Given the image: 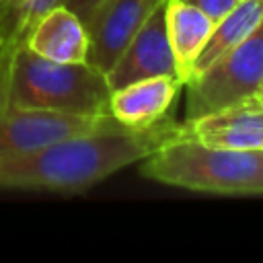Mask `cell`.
<instances>
[{
  "mask_svg": "<svg viewBox=\"0 0 263 263\" xmlns=\"http://www.w3.org/2000/svg\"><path fill=\"white\" fill-rule=\"evenodd\" d=\"M179 134L181 123L164 115L146 127L99 129L4 154L0 156V191L82 193L113 173L142 162Z\"/></svg>",
  "mask_w": 263,
  "mask_h": 263,
  "instance_id": "cell-1",
  "label": "cell"
},
{
  "mask_svg": "<svg viewBox=\"0 0 263 263\" xmlns=\"http://www.w3.org/2000/svg\"><path fill=\"white\" fill-rule=\"evenodd\" d=\"M156 183L214 195H263V150H230L183 132L142 160Z\"/></svg>",
  "mask_w": 263,
  "mask_h": 263,
  "instance_id": "cell-2",
  "label": "cell"
},
{
  "mask_svg": "<svg viewBox=\"0 0 263 263\" xmlns=\"http://www.w3.org/2000/svg\"><path fill=\"white\" fill-rule=\"evenodd\" d=\"M111 86L105 72L88 62L60 64L27 45L10 60L4 107L14 111H49L66 115H111Z\"/></svg>",
  "mask_w": 263,
  "mask_h": 263,
  "instance_id": "cell-3",
  "label": "cell"
},
{
  "mask_svg": "<svg viewBox=\"0 0 263 263\" xmlns=\"http://www.w3.org/2000/svg\"><path fill=\"white\" fill-rule=\"evenodd\" d=\"M263 84V21L236 47L203 72L191 76L187 86V119L205 115L230 103L259 95Z\"/></svg>",
  "mask_w": 263,
  "mask_h": 263,
  "instance_id": "cell-4",
  "label": "cell"
},
{
  "mask_svg": "<svg viewBox=\"0 0 263 263\" xmlns=\"http://www.w3.org/2000/svg\"><path fill=\"white\" fill-rule=\"evenodd\" d=\"M111 127H121L113 115H66L49 111L4 109L0 111V156Z\"/></svg>",
  "mask_w": 263,
  "mask_h": 263,
  "instance_id": "cell-5",
  "label": "cell"
},
{
  "mask_svg": "<svg viewBox=\"0 0 263 263\" xmlns=\"http://www.w3.org/2000/svg\"><path fill=\"white\" fill-rule=\"evenodd\" d=\"M105 76L111 90L152 76H175L181 80L166 33V2L144 21Z\"/></svg>",
  "mask_w": 263,
  "mask_h": 263,
  "instance_id": "cell-6",
  "label": "cell"
},
{
  "mask_svg": "<svg viewBox=\"0 0 263 263\" xmlns=\"http://www.w3.org/2000/svg\"><path fill=\"white\" fill-rule=\"evenodd\" d=\"M181 132L220 148L263 150V99L253 95L205 115L185 119Z\"/></svg>",
  "mask_w": 263,
  "mask_h": 263,
  "instance_id": "cell-7",
  "label": "cell"
},
{
  "mask_svg": "<svg viewBox=\"0 0 263 263\" xmlns=\"http://www.w3.org/2000/svg\"><path fill=\"white\" fill-rule=\"evenodd\" d=\"M166 0H107L86 23L88 64L109 72L144 21Z\"/></svg>",
  "mask_w": 263,
  "mask_h": 263,
  "instance_id": "cell-8",
  "label": "cell"
},
{
  "mask_svg": "<svg viewBox=\"0 0 263 263\" xmlns=\"http://www.w3.org/2000/svg\"><path fill=\"white\" fill-rule=\"evenodd\" d=\"M183 82L175 76H152L111 90L109 113L125 127H146L162 119Z\"/></svg>",
  "mask_w": 263,
  "mask_h": 263,
  "instance_id": "cell-9",
  "label": "cell"
},
{
  "mask_svg": "<svg viewBox=\"0 0 263 263\" xmlns=\"http://www.w3.org/2000/svg\"><path fill=\"white\" fill-rule=\"evenodd\" d=\"M27 47L51 62L82 64L88 60V33L84 23L68 6L60 4L33 27Z\"/></svg>",
  "mask_w": 263,
  "mask_h": 263,
  "instance_id": "cell-10",
  "label": "cell"
},
{
  "mask_svg": "<svg viewBox=\"0 0 263 263\" xmlns=\"http://www.w3.org/2000/svg\"><path fill=\"white\" fill-rule=\"evenodd\" d=\"M214 25L216 21L193 4H187L185 0H166V33L183 86L189 80L191 68L208 43Z\"/></svg>",
  "mask_w": 263,
  "mask_h": 263,
  "instance_id": "cell-11",
  "label": "cell"
},
{
  "mask_svg": "<svg viewBox=\"0 0 263 263\" xmlns=\"http://www.w3.org/2000/svg\"><path fill=\"white\" fill-rule=\"evenodd\" d=\"M261 21H263V0H240L228 14H224L214 25L208 43L203 45L191 68V76L203 72L216 60H220L224 53H228L232 47L245 41L259 27Z\"/></svg>",
  "mask_w": 263,
  "mask_h": 263,
  "instance_id": "cell-12",
  "label": "cell"
},
{
  "mask_svg": "<svg viewBox=\"0 0 263 263\" xmlns=\"http://www.w3.org/2000/svg\"><path fill=\"white\" fill-rule=\"evenodd\" d=\"M187 4H193L195 8L203 10L212 21H220L224 14H228L240 0H185Z\"/></svg>",
  "mask_w": 263,
  "mask_h": 263,
  "instance_id": "cell-13",
  "label": "cell"
},
{
  "mask_svg": "<svg viewBox=\"0 0 263 263\" xmlns=\"http://www.w3.org/2000/svg\"><path fill=\"white\" fill-rule=\"evenodd\" d=\"M107 0H64V6H68L86 27V23L95 16V12L105 4Z\"/></svg>",
  "mask_w": 263,
  "mask_h": 263,
  "instance_id": "cell-14",
  "label": "cell"
},
{
  "mask_svg": "<svg viewBox=\"0 0 263 263\" xmlns=\"http://www.w3.org/2000/svg\"><path fill=\"white\" fill-rule=\"evenodd\" d=\"M6 76H8V72L0 66V111H4L6 107H4V95H6Z\"/></svg>",
  "mask_w": 263,
  "mask_h": 263,
  "instance_id": "cell-15",
  "label": "cell"
},
{
  "mask_svg": "<svg viewBox=\"0 0 263 263\" xmlns=\"http://www.w3.org/2000/svg\"><path fill=\"white\" fill-rule=\"evenodd\" d=\"M259 97L263 99V84H261V90H259Z\"/></svg>",
  "mask_w": 263,
  "mask_h": 263,
  "instance_id": "cell-16",
  "label": "cell"
}]
</instances>
